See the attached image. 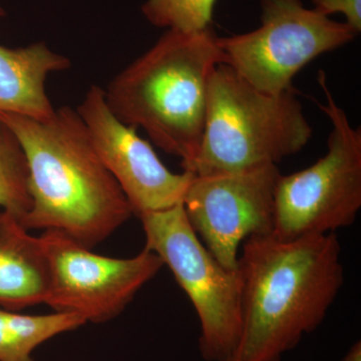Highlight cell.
Returning <instances> with one entry per match:
<instances>
[{
  "instance_id": "cell-13",
  "label": "cell",
  "mask_w": 361,
  "mask_h": 361,
  "mask_svg": "<svg viewBox=\"0 0 361 361\" xmlns=\"http://www.w3.org/2000/svg\"><path fill=\"white\" fill-rule=\"evenodd\" d=\"M85 324L68 313L26 315L0 308V361H33L32 353L40 344Z\"/></svg>"
},
{
  "instance_id": "cell-6",
  "label": "cell",
  "mask_w": 361,
  "mask_h": 361,
  "mask_svg": "<svg viewBox=\"0 0 361 361\" xmlns=\"http://www.w3.org/2000/svg\"><path fill=\"white\" fill-rule=\"evenodd\" d=\"M146 246L172 271L201 324L199 350L205 361H229L242 329L241 271L226 269L194 231L183 203L139 216Z\"/></svg>"
},
{
  "instance_id": "cell-7",
  "label": "cell",
  "mask_w": 361,
  "mask_h": 361,
  "mask_svg": "<svg viewBox=\"0 0 361 361\" xmlns=\"http://www.w3.org/2000/svg\"><path fill=\"white\" fill-rule=\"evenodd\" d=\"M261 7L260 27L217 37V44L223 65L265 94L294 90L292 80L301 68L357 35L345 23L306 8L301 0H261Z\"/></svg>"
},
{
  "instance_id": "cell-11",
  "label": "cell",
  "mask_w": 361,
  "mask_h": 361,
  "mask_svg": "<svg viewBox=\"0 0 361 361\" xmlns=\"http://www.w3.org/2000/svg\"><path fill=\"white\" fill-rule=\"evenodd\" d=\"M49 262L40 237L0 209V308L20 311L44 304Z\"/></svg>"
},
{
  "instance_id": "cell-10",
  "label": "cell",
  "mask_w": 361,
  "mask_h": 361,
  "mask_svg": "<svg viewBox=\"0 0 361 361\" xmlns=\"http://www.w3.org/2000/svg\"><path fill=\"white\" fill-rule=\"evenodd\" d=\"M77 111L94 151L122 189L134 215L160 212L183 203L194 175L171 172L137 129L114 115L104 89L90 85Z\"/></svg>"
},
{
  "instance_id": "cell-3",
  "label": "cell",
  "mask_w": 361,
  "mask_h": 361,
  "mask_svg": "<svg viewBox=\"0 0 361 361\" xmlns=\"http://www.w3.org/2000/svg\"><path fill=\"white\" fill-rule=\"evenodd\" d=\"M220 63L212 28L168 30L111 80L104 99L121 122L141 128L157 147L180 158L188 172L200 149L209 82Z\"/></svg>"
},
{
  "instance_id": "cell-17",
  "label": "cell",
  "mask_w": 361,
  "mask_h": 361,
  "mask_svg": "<svg viewBox=\"0 0 361 361\" xmlns=\"http://www.w3.org/2000/svg\"><path fill=\"white\" fill-rule=\"evenodd\" d=\"M341 361H361V341H356Z\"/></svg>"
},
{
  "instance_id": "cell-1",
  "label": "cell",
  "mask_w": 361,
  "mask_h": 361,
  "mask_svg": "<svg viewBox=\"0 0 361 361\" xmlns=\"http://www.w3.org/2000/svg\"><path fill=\"white\" fill-rule=\"evenodd\" d=\"M341 254L334 233L245 240L239 254L241 336L229 361H281L315 331L343 285Z\"/></svg>"
},
{
  "instance_id": "cell-4",
  "label": "cell",
  "mask_w": 361,
  "mask_h": 361,
  "mask_svg": "<svg viewBox=\"0 0 361 361\" xmlns=\"http://www.w3.org/2000/svg\"><path fill=\"white\" fill-rule=\"evenodd\" d=\"M311 137L295 90L265 94L220 63L209 82L200 149L188 172L204 176L277 165Z\"/></svg>"
},
{
  "instance_id": "cell-12",
  "label": "cell",
  "mask_w": 361,
  "mask_h": 361,
  "mask_svg": "<svg viewBox=\"0 0 361 361\" xmlns=\"http://www.w3.org/2000/svg\"><path fill=\"white\" fill-rule=\"evenodd\" d=\"M71 66L44 42L18 49L0 45V113L49 120L56 109L45 90L47 77Z\"/></svg>"
},
{
  "instance_id": "cell-14",
  "label": "cell",
  "mask_w": 361,
  "mask_h": 361,
  "mask_svg": "<svg viewBox=\"0 0 361 361\" xmlns=\"http://www.w3.org/2000/svg\"><path fill=\"white\" fill-rule=\"evenodd\" d=\"M30 208L25 153L16 135L0 121V209L23 221Z\"/></svg>"
},
{
  "instance_id": "cell-15",
  "label": "cell",
  "mask_w": 361,
  "mask_h": 361,
  "mask_svg": "<svg viewBox=\"0 0 361 361\" xmlns=\"http://www.w3.org/2000/svg\"><path fill=\"white\" fill-rule=\"evenodd\" d=\"M216 0H147L142 13L152 25L184 32L211 27Z\"/></svg>"
},
{
  "instance_id": "cell-5",
  "label": "cell",
  "mask_w": 361,
  "mask_h": 361,
  "mask_svg": "<svg viewBox=\"0 0 361 361\" xmlns=\"http://www.w3.org/2000/svg\"><path fill=\"white\" fill-rule=\"evenodd\" d=\"M318 82L329 118L326 155L310 167L278 178L274 194V236L293 240L329 234L355 222L361 208V129L353 127L320 71Z\"/></svg>"
},
{
  "instance_id": "cell-18",
  "label": "cell",
  "mask_w": 361,
  "mask_h": 361,
  "mask_svg": "<svg viewBox=\"0 0 361 361\" xmlns=\"http://www.w3.org/2000/svg\"><path fill=\"white\" fill-rule=\"evenodd\" d=\"M4 16V9H2L1 7H0V16Z\"/></svg>"
},
{
  "instance_id": "cell-2",
  "label": "cell",
  "mask_w": 361,
  "mask_h": 361,
  "mask_svg": "<svg viewBox=\"0 0 361 361\" xmlns=\"http://www.w3.org/2000/svg\"><path fill=\"white\" fill-rule=\"evenodd\" d=\"M25 153L32 208L28 230H56L92 249L132 217V207L97 156L77 110L37 121L0 113Z\"/></svg>"
},
{
  "instance_id": "cell-9",
  "label": "cell",
  "mask_w": 361,
  "mask_h": 361,
  "mask_svg": "<svg viewBox=\"0 0 361 361\" xmlns=\"http://www.w3.org/2000/svg\"><path fill=\"white\" fill-rule=\"evenodd\" d=\"M279 176L277 165L194 175L183 200L185 213L204 245L226 269H238L239 249L245 240L273 233Z\"/></svg>"
},
{
  "instance_id": "cell-16",
  "label": "cell",
  "mask_w": 361,
  "mask_h": 361,
  "mask_svg": "<svg viewBox=\"0 0 361 361\" xmlns=\"http://www.w3.org/2000/svg\"><path fill=\"white\" fill-rule=\"evenodd\" d=\"M314 9L325 16L342 13L346 25L356 33L361 30V0H312Z\"/></svg>"
},
{
  "instance_id": "cell-8",
  "label": "cell",
  "mask_w": 361,
  "mask_h": 361,
  "mask_svg": "<svg viewBox=\"0 0 361 361\" xmlns=\"http://www.w3.org/2000/svg\"><path fill=\"white\" fill-rule=\"evenodd\" d=\"M49 262V289L44 304L54 312L77 315L85 323L116 318L164 266L144 248L130 258L94 253L56 230L40 235Z\"/></svg>"
}]
</instances>
